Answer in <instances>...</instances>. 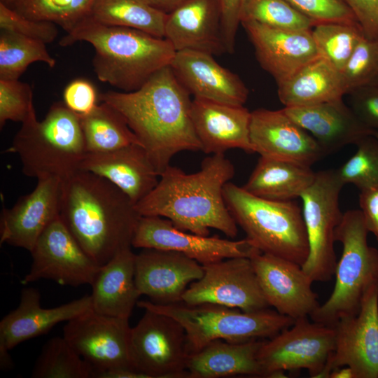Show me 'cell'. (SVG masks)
Returning a JSON list of instances; mask_svg holds the SVG:
<instances>
[{"label": "cell", "mask_w": 378, "mask_h": 378, "mask_svg": "<svg viewBox=\"0 0 378 378\" xmlns=\"http://www.w3.org/2000/svg\"><path fill=\"white\" fill-rule=\"evenodd\" d=\"M99 99L123 117L159 175L176 153L202 150L191 118L192 100L170 66L157 71L136 90H110Z\"/></svg>", "instance_id": "6da1fadb"}, {"label": "cell", "mask_w": 378, "mask_h": 378, "mask_svg": "<svg viewBox=\"0 0 378 378\" xmlns=\"http://www.w3.org/2000/svg\"><path fill=\"white\" fill-rule=\"evenodd\" d=\"M59 216L83 251L102 266L132 247L141 215L111 181L78 170L62 181Z\"/></svg>", "instance_id": "7a4b0ae2"}, {"label": "cell", "mask_w": 378, "mask_h": 378, "mask_svg": "<svg viewBox=\"0 0 378 378\" xmlns=\"http://www.w3.org/2000/svg\"><path fill=\"white\" fill-rule=\"evenodd\" d=\"M234 175V167L224 153L206 158L193 174L169 165L160 175L155 188L135 208L141 216L167 218L186 232L209 236L213 228L234 238L237 224L223 197L224 186Z\"/></svg>", "instance_id": "3957f363"}, {"label": "cell", "mask_w": 378, "mask_h": 378, "mask_svg": "<svg viewBox=\"0 0 378 378\" xmlns=\"http://www.w3.org/2000/svg\"><path fill=\"white\" fill-rule=\"evenodd\" d=\"M78 41L94 47L92 63L97 78L127 92L138 90L157 71L170 66L176 52L164 38L104 24L90 17L66 33L59 45Z\"/></svg>", "instance_id": "277c9868"}, {"label": "cell", "mask_w": 378, "mask_h": 378, "mask_svg": "<svg viewBox=\"0 0 378 378\" xmlns=\"http://www.w3.org/2000/svg\"><path fill=\"white\" fill-rule=\"evenodd\" d=\"M6 152L19 156L24 175L62 181L80 170L87 153L80 117L62 102L52 104L41 121L34 111Z\"/></svg>", "instance_id": "5b68a950"}, {"label": "cell", "mask_w": 378, "mask_h": 378, "mask_svg": "<svg viewBox=\"0 0 378 378\" xmlns=\"http://www.w3.org/2000/svg\"><path fill=\"white\" fill-rule=\"evenodd\" d=\"M223 197L237 224L261 253L304 263L308 238L302 209L295 202L260 198L230 181Z\"/></svg>", "instance_id": "8992f818"}, {"label": "cell", "mask_w": 378, "mask_h": 378, "mask_svg": "<svg viewBox=\"0 0 378 378\" xmlns=\"http://www.w3.org/2000/svg\"><path fill=\"white\" fill-rule=\"evenodd\" d=\"M144 309L172 317L183 327L189 354L216 340L232 343L271 338L292 326L295 320L268 308L253 312L216 304H159L139 301Z\"/></svg>", "instance_id": "52a82bcc"}, {"label": "cell", "mask_w": 378, "mask_h": 378, "mask_svg": "<svg viewBox=\"0 0 378 378\" xmlns=\"http://www.w3.org/2000/svg\"><path fill=\"white\" fill-rule=\"evenodd\" d=\"M369 231L360 210H349L335 233L342 245L335 272V282L328 300L310 315L313 321L333 326L344 317L357 314L364 294L378 283V250L368 244Z\"/></svg>", "instance_id": "ba28073f"}, {"label": "cell", "mask_w": 378, "mask_h": 378, "mask_svg": "<svg viewBox=\"0 0 378 378\" xmlns=\"http://www.w3.org/2000/svg\"><path fill=\"white\" fill-rule=\"evenodd\" d=\"M343 186L336 170L321 171L300 196L309 243V254L302 268L313 282H327L335 275V233L344 214L339 206Z\"/></svg>", "instance_id": "9c48e42d"}, {"label": "cell", "mask_w": 378, "mask_h": 378, "mask_svg": "<svg viewBox=\"0 0 378 378\" xmlns=\"http://www.w3.org/2000/svg\"><path fill=\"white\" fill-rule=\"evenodd\" d=\"M335 341L333 326L311 322L307 317L295 319L292 326L262 342L257 358L263 377L304 369L317 378L333 351Z\"/></svg>", "instance_id": "30bf717a"}, {"label": "cell", "mask_w": 378, "mask_h": 378, "mask_svg": "<svg viewBox=\"0 0 378 378\" xmlns=\"http://www.w3.org/2000/svg\"><path fill=\"white\" fill-rule=\"evenodd\" d=\"M130 353L134 368L148 378L188 377L186 331L171 316L145 309L131 328Z\"/></svg>", "instance_id": "8fae6325"}, {"label": "cell", "mask_w": 378, "mask_h": 378, "mask_svg": "<svg viewBox=\"0 0 378 378\" xmlns=\"http://www.w3.org/2000/svg\"><path fill=\"white\" fill-rule=\"evenodd\" d=\"M333 351L317 378H329L337 368L349 366L355 378H378V283L372 284L354 316L334 326Z\"/></svg>", "instance_id": "7c38bea8"}, {"label": "cell", "mask_w": 378, "mask_h": 378, "mask_svg": "<svg viewBox=\"0 0 378 378\" xmlns=\"http://www.w3.org/2000/svg\"><path fill=\"white\" fill-rule=\"evenodd\" d=\"M202 266V276L190 284L182 296V302L190 305L216 304L245 312L270 307L251 258H232Z\"/></svg>", "instance_id": "4fadbf2b"}, {"label": "cell", "mask_w": 378, "mask_h": 378, "mask_svg": "<svg viewBox=\"0 0 378 378\" xmlns=\"http://www.w3.org/2000/svg\"><path fill=\"white\" fill-rule=\"evenodd\" d=\"M30 253L32 262L21 281L24 285L42 279L73 287L91 285L101 267L83 251L60 216L43 230Z\"/></svg>", "instance_id": "5bb4252c"}, {"label": "cell", "mask_w": 378, "mask_h": 378, "mask_svg": "<svg viewBox=\"0 0 378 378\" xmlns=\"http://www.w3.org/2000/svg\"><path fill=\"white\" fill-rule=\"evenodd\" d=\"M129 318L90 309L67 321L63 337L94 370L134 369Z\"/></svg>", "instance_id": "9a60e30c"}, {"label": "cell", "mask_w": 378, "mask_h": 378, "mask_svg": "<svg viewBox=\"0 0 378 378\" xmlns=\"http://www.w3.org/2000/svg\"><path fill=\"white\" fill-rule=\"evenodd\" d=\"M132 246L177 251L202 265L232 258H251L261 253L247 238L232 241L190 234L176 227L167 218L147 216H141Z\"/></svg>", "instance_id": "2e32d148"}, {"label": "cell", "mask_w": 378, "mask_h": 378, "mask_svg": "<svg viewBox=\"0 0 378 378\" xmlns=\"http://www.w3.org/2000/svg\"><path fill=\"white\" fill-rule=\"evenodd\" d=\"M41 295L34 288L21 290L18 306L0 322V365L10 369L8 351L18 344L49 332L61 322H67L92 308L90 295H85L52 308L41 306Z\"/></svg>", "instance_id": "e0dca14e"}, {"label": "cell", "mask_w": 378, "mask_h": 378, "mask_svg": "<svg viewBox=\"0 0 378 378\" xmlns=\"http://www.w3.org/2000/svg\"><path fill=\"white\" fill-rule=\"evenodd\" d=\"M251 260L266 302L279 314L295 320L310 316L319 306L313 281L301 265L263 253Z\"/></svg>", "instance_id": "ac0fdd59"}, {"label": "cell", "mask_w": 378, "mask_h": 378, "mask_svg": "<svg viewBox=\"0 0 378 378\" xmlns=\"http://www.w3.org/2000/svg\"><path fill=\"white\" fill-rule=\"evenodd\" d=\"M250 139L253 153L311 167L326 153L314 137L284 111L251 112Z\"/></svg>", "instance_id": "d6986e66"}, {"label": "cell", "mask_w": 378, "mask_h": 378, "mask_svg": "<svg viewBox=\"0 0 378 378\" xmlns=\"http://www.w3.org/2000/svg\"><path fill=\"white\" fill-rule=\"evenodd\" d=\"M30 193L22 196L10 209L4 207L0 217V244L31 252L41 234L59 217L62 180L55 176L37 179Z\"/></svg>", "instance_id": "ffe728a7"}, {"label": "cell", "mask_w": 378, "mask_h": 378, "mask_svg": "<svg viewBox=\"0 0 378 378\" xmlns=\"http://www.w3.org/2000/svg\"><path fill=\"white\" fill-rule=\"evenodd\" d=\"M203 273L202 265L177 251L144 248L135 256L136 288L155 304L182 302L186 290Z\"/></svg>", "instance_id": "44dd1931"}, {"label": "cell", "mask_w": 378, "mask_h": 378, "mask_svg": "<svg viewBox=\"0 0 378 378\" xmlns=\"http://www.w3.org/2000/svg\"><path fill=\"white\" fill-rule=\"evenodd\" d=\"M241 24L260 65L276 83L320 56L312 30L276 29L253 21H244Z\"/></svg>", "instance_id": "7402d4cb"}, {"label": "cell", "mask_w": 378, "mask_h": 378, "mask_svg": "<svg viewBox=\"0 0 378 378\" xmlns=\"http://www.w3.org/2000/svg\"><path fill=\"white\" fill-rule=\"evenodd\" d=\"M174 75L194 98L244 106L248 90L238 76L201 51H176L170 64Z\"/></svg>", "instance_id": "603a6c76"}, {"label": "cell", "mask_w": 378, "mask_h": 378, "mask_svg": "<svg viewBox=\"0 0 378 378\" xmlns=\"http://www.w3.org/2000/svg\"><path fill=\"white\" fill-rule=\"evenodd\" d=\"M191 118L205 153H224L232 148L253 153L251 112L244 106L194 98Z\"/></svg>", "instance_id": "cb8c5ba5"}, {"label": "cell", "mask_w": 378, "mask_h": 378, "mask_svg": "<svg viewBox=\"0 0 378 378\" xmlns=\"http://www.w3.org/2000/svg\"><path fill=\"white\" fill-rule=\"evenodd\" d=\"M80 170L106 178L135 205L155 188L160 176L146 149L138 144L106 152H87Z\"/></svg>", "instance_id": "d4e9b609"}, {"label": "cell", "mask_w": 378, "mask_h": 378, "mask_svg": "<svg viewBox=\"0 0 378 378\" xmlns=\"http://www.w3.org/2000/svg\"><path fill=\"white\" fill-rule=\"evenodd\" d=\"M220 0H188L167 14L164 38L176 51L214 55L226 52L220 27Z\"/></svg>", "instance_id": "484cf974"}, {"label": "cell", "mask_w": 378, "mask_h": 378, "mask_svg": "<svg viewBox=\"0 0 378 378\" xmlns=\"http://www.w3.org/2000/svg\"><path fill=\"white\" fill-rule=\"evenodd\" d=\"M283 109L314 137L326 154L356 144L375 131L364 125L342 99Z\"/></svg>", "instance_id": "4316f807"}, {"label": "cell", "mask_w": 378, "mask_h": 378, "mask_svg": "<svg viewBox=\"0 0 378 378\" xmlns=\"http://www.w3.org/2000/svg\"><path fill=\"white\" fill-rule=\"evenodd\" d=\"M135 256L131 248L101 266L90 285L92 309L114 317L127 318L141 296L135 283Z\"/></svg>", "instance_id": "83f0119b"}, {"label": "cell", "mask_w": 378, "mask_h": 378, "mask_svg": "<svg viewBox=\"0 0 378 378\" xmlns=\"http://www.w3.org/2000/svg\"><path fill=\"white\" fill-rule=\"evenodd\" d=\"M263 341L241 343L216 340L189 354L186 369L190 378H218L235 375L263 377L258 351Z\"/></svg>", "instance_id": "f1b7e54d"}, {"label": "cell", "mask_w": 378, "mask_h": 378, "mask_svg": "<svg viewBox=\"0 0 378 378\" xmlns=\"http://www.w3.org/2000/svg\"><path fill=\"white\" fill-rule=\"evenodd\" d=\"M276 84L285 107L315 105L342 99L346 94L341 72L321 56Z\"/></svg>", "instance_id": "f546056e"}, {"label": "cell", "mask_w": 378, "mask_h": 378, "mask_svg": "<svg viewBox=\"0 0 378 378\" xmlns=\"http://www.w3.org/2000/svg\"><path fill=\"white\" fill-rule=\"evenodd\" d=\"M316 174L310 167L260 156L246 183L242 187L260 198L289 201L300 197L314 182Z\"/></svg>", "instance_id": "4dcf8cb0"}, {"label": "cell", "mask_w": 378, "mask_h": 378, "mask_svg": "<svg viewBox=\"0 0 378 378\" xmlns=\"http://www.w3.org/2000/svg\"><path fill=\"white\" fill-rule=\"evenodd\" d=\"M90 17L104 24L135 29L164 38L167 14L146 0H94Z\"/></svg>", "instance_id": "1f68e13d"}, {"label": "cell", "mask_w": 378, "mask_h": 378, "mask_svg": "<svg viewBox=\"0 0 378 378\" xmlns=\"http://www.w3.org/2000/svg\"><path fill=\"white\" fill-rule=\"evenodd\" d=\"M79 117L87 152H106L134 144L141 145L120 113L105 102Z\"/></svg>", "instance_id": "d6a6232c"}, {"label": "cell", "mask_w": 378, "mask_h": 378, "mask_svg": "<svg viewBox=\"0 0 378 378\" xmlns=\"http://www.w3.org/2000/svg\"><path fill=\"white\" fill-rule=\"evenodd\" d=\"M41 62L50 68L55 59L50 55L46 44L17 33L0 31V79H19L32 63Z\"/></svg>", "instance_id": "836d02e7"}, {"label": "cell", "mask_w": 378, "mask_h": 378, "mask_svg": "<svg viewBox=\"0 0 378 378\" xmlns=\"http://www.w3.org/2000/svg\"><path fill=\"white\" fill-rule=\"evenodd\" d=\"M93 367L69 345L55 337L43 345L32 369L33 378H92Z\"/></svg>", "instance_id": "e575fe53"}, {"label": "cell", "mask_w": 378, "mask_h": 378, "mask_svg": "<svg viewBox=\"0 0 378 378\" xmlns=\"http://www.w3.org/2000/svg\"><path fill=\"white\" fill-rule=\"evenodd\" d=\"M319 55L340 72L360 41L365 36L358 22L318 23L312 29Z\"/></svg>", "instance_id": "d590c367"}, {"label": "cell", "mask_w": 378, "mask_h": 378, "mask_svg": "<svg viewBox=\"0 0 378 378\" xmlns=\"http://www.w3.org/2000/svg\"><path fill=\"white\" fill-rule=\"evenodd\" d=\"M94 0H16L11 7L22 16L49 22L66 33L90 17Z\"/></svg>", "instance_id": "8d00e7d4"}, {"label": "cell", "mask_w": 378, "mask_h": 378, "mask_svg": "<svg viewBox=\"0 0 378 378\" xmlns=\"http://www.w3.org/2000/svg\"><path fill=\"white\" fill-rule=\"evenodd\" d=\"M240 22L253 21L282 29L312 30L316 23L286 0H242Z\"/></svg>", "instance_id": "74e56055"}, {"label": "cell", "mask_w": 378, "mask_h": 378, "mask_svg": "<svg viewBox=\"0 0 378 378\" xmlns=\"http://www.w3.org/2000/svg\"><path fill=\"white\" fill-rule=\"evenodd\" d=\"M356 152L338 169L343 184L351 183L360 190L378 186V139L368 136L356 144Z\"/></svg>", "instance_id": "f35d334b"}, {"label": "cell", "mask_w": 378, "mask_h": 378, "mask_svg": "<svg viewBox=\"0 0 378 378\" xmlns=\"http://www.w3.org/2000/svg\"><path fill=\"white\" fill-rule=\"evenodd\" d=\"M346 94L378 82V38L364 36L341 71Z\"/></svg>", "instance_id": "ab89813d"}, {"label": "cell", "mask_w": 378, "mask_h": 378, "mask_svg": "<svg viewBox=\"0 0 378 378\" xmlns=\"http://www.w3.org/2000/svg\"><path fill=\"white\" fill-rule=\"evenodd\" d=\"M35 111L31 87L19 79H0V127L24 122Z\"/></svg>", "instance_id": "60d3db41"}, {"label": "cell", "mask_w": 378, "mask_h": 378, "mask_svg": "<svg viewBox=\"0 0 378 378\" xmlns=\"http://www.w3.org/2000/svg\"><path fill=\"white\" fill-rule=\"evenodd\" d=\"M0 29L40 41L46 44L53 42L58 34L55 24L30 20L1 2Z\"/></svg>", "instance_id": "b9f144b4"}, {"label": "cell", "mask_w": 378, "mask_h": 378, "mask_svg": "<svg viewBox=\"0 0 378 378\" xmlns=\"http://www.w3.org/2000/svg\"><path fill=\"white\" fill-rule=\"evenodd\" d=\"M316 24L321 22H358L344 0H286Z\"/></svg>", "instance_id": "7bdbcfd3"}, {"label": "cell", "mask_w": 378, "mask_h": 378, "mask_svg": "<svg viewBox=\"0 0 378 378\" xmlns=\"http://www.w3.org/2000/svg\"><path fill=\"white\" fill-rule=\"evenodd\" d=\"M351 108L368 127L378 130V82L349 92Z\"/></svg>", "instance_id": "ee69618b"}, {"label": "cell", "mask_w": 378, "mask_h": 378, "mask_svg": "<svg viewBox=\"0 0 378 378\" xmlns=\"http://www.w3.org/2000/svg\"><path fill=\"white\" fill-rule=\"evenodd\" d=\"M66 106L79 116L90 113L97 106V94L93 84L83 78L71 81L64 88Z\"/></svg>", "instance_id": "f6af8a7d"}, {"label": "cell", "mask_w": 378, "mask_h": 378, "mask_svg": "<svg viewBox=\"0 0 378 378\" xmlns=\"http://www.w3.org/2000/svg\"><path fill=\"white\" fill-rule=\"evenodd\" d=\"M242 0H220V27L223 40L227 53L234 51L235 38L241 24L239 13Z\"/></svg>", "instance_id": "bcb514c9"}, {"label": "cell", "mask_w": 378, "mask_h": 378, "mask_svg": "<svg viewBox=\"0 0 378 378\" xmlns=\"http://www.w3.org/2000/svg\"><path fill=\"white\" fill-rule=\"evenodd\" d=\"M366 37L378 38V0H344Z\"/></svg>", "instance_id": "7dc6e473"}, {"label": "cell", "mask_w": 378, "mask_h": 378, "mask_svg": "<svg viewBox=\"0 0 378 378\" xmlns=\"http://www.w3.org/2000/svg\"><path fill=\"white\" fill-rule=\"evenodd\" d=\"M359 204L367 228L378 241V186L360 190Z\"/></svg>", "instance_id": "c3c4849f"}, {"label": "cell", "mask_w": 378, "mask_h": 378, "mask_svg": "<svg viewBox=\"0 0 378 378\" xmlns=\"http://www.w3.org/2000/svg\"><path fill=\"white\" fill-rule=\"evenodd\" d=\"M92 378H148L146 375L134 369L113 368L93 370Z\"/></svg>", "instance_id": "681fc988"}, {"label": "cell", "mask_w": 378, "mask_h": 378, "mask_svg": "<svg viewBox=\"0 0 378 378\" xmlns=\"http://www.w3.org/2000/svg\"><path fill=\"white\" fill-rule=\"evenodd\" d=\"M160 11L169 14L188 0H146Z\"/></svg>", "instance_id": "f907efd6"}, {"label": "cell", "mask_w": 378, "mask_h": 378, "mask_svg": "<svg viewBox=\"0 0 378 378\" xmlns=\"http://www.w3.org/2000/svg\"><path fill=\"white\" fill-rule=\"evenodd\" d=\"M329 378H355V375L351 368L342 366L332 370Z\"/></svg>", "instance_id": "816d5d0a"}, {"label": "cell", "mask_w": 378, "mask_h": 378, "mask_svg": "<svg viewBox=\"0 0 378 378\" xmlns=\"http://www.w3.org/2000/svg\"><path fill=\"white\" fill-rule=\"evenodd\" d=\"M16 0H1L0 2L9 6L12 7Z\"/></svg>", "instance_id": "f5cc1de1"}, {"label": "cell", "mask_w": 378, "mask_h": 378, "mask_svg": "<svg viewBox=\"0 0 378 378\" xmlns=\"http://www.w3.org/2000/svg\"><path fill=\"white\" fill-rule=\"evenodd\" d=\"M373 136L378 139V130H375L373 133Z\"/></svg>", "instance_id": "db71d44e"}]
</instances>
